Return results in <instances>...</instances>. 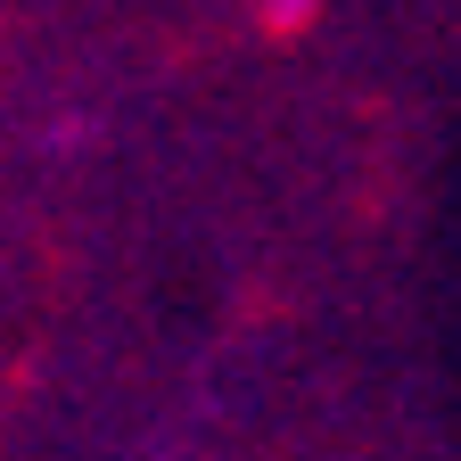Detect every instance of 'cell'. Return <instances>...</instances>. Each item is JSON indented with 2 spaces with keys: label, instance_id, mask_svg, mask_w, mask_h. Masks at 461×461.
<instances>
[{
  "label": "cell",
  "instance_id": "cell-1",
  "mask_svg": "<svg viewBox=\"0 0 461 461\" xmlns=\"http://www.w3.org/2000/svg\"><path fill=\"white\" fill-rule=\"evenodd\" d=\"M313 9H321V0H264V25H272V33H297Z\"/></svg>",
  "mask_w": 461,
  "mask_h": 461
}]
</instances>
